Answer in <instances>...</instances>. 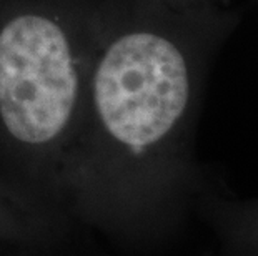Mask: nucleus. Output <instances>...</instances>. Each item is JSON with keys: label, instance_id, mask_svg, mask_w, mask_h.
Returning <instances> with one entry per match:
<instances>
[{"label": "nucleus", "instance_id": "obj_1", "mask_svg": "<svg viewBox=\"0 0 258 256\" xmlns=\"http://www.w3.org/2000/svg\"><path fill=\"white\" fill-rule=\"evenodd\" d=\"M102 0H0V135L53 148L79 125Z\"/></svg>", "mask_w": 258, "mask_h": 256}]
</instances>
